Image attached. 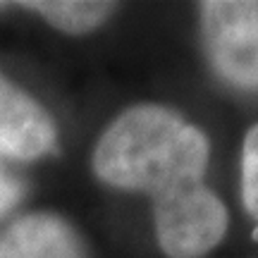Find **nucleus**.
Wrapping results in <instances>:
<instances>
[{
  "label": "nucleus",
  "mask_w": 258,
  "mask_h": 258,
  "mask_svg": "<svg viewBox=\"0 0 258 258\" xmlns=\"http://www.w3.org/2000/svg\"><path fill=\"white\" fill-rule=\"evenodd\" d=\"M211 144L201 129L158 103L115 117L93 151V172L108 186L153 199L158 244L167 258H203L222 241L230 215L203 182Z\"/></svg>",
  "instance_id": "f257e3e1"
},
{
  "label": "nucleus",
  "mask_w": 258,
  "mask_h": 258,
  "mask_svg": "<svg viewBox=\"0 0 258 258\" xmlns=\"http://www.w3.org/2000/svg\"><path fill=\"white\" fill-rule=\"evenodd\" d=\"M201 38L213 70L239 89L258 91V0L199 5Z\"/></svg>",
  "instance_id": "f03ea898"
},
{
  "label": "nucleus",
  "mask_w": 258,
  "mask_h": 258,
  "mask_svg": "<svg viewBox=\"0 0 258 258\" xmlns=\"http://www.w3.org/2000/svg\"><path fill=\"white\" fill-rule=\"evenodd\" d=\"M57 148L53 117L31 96L0 74V156L36 160Z\"/></svg>",
  "instance_id": "7ed1b4c3"
},
{
  "label": "nucleus",
  "mask_w": 258,
  "mask_h": 258,
  "mask_svg": "<svg viewBox=\"0 0 258 258\" xmlns=\"http://www.w3.org/2000/svg\"><path fill=\"white\" fill-rule=\"evenodd\" d=\"M0 258H91L79 232L53 213H31L0 232Z\"/></svg>",
  "instance_id": "20e7f679"
},
{
  "label": "nucleus",
  "mask_w": 258,
  "mask_h": 258,
  "mask_svg": "<svg viewBox=\"0 0 258 258\" xmlns=\"http://www.w3.org/2000/svg\"><path fill=\"white\" fill-rule=\"evenodd\" d=\"M19 8L41 15L57 31L77 36L105 24L117 5L98 0H34V3H19Z\"/></svg>",
  "instance_id": "39448f33"
},
{
  "label": "nucleus",
  "mask_w": 258,
  "mask_h": 258,
  "mask_svg": "<svg viewBox=\"0 0 258 258\" xmlns=\"http://www.w3.org/2000/svg\"><path fill=\"white\" fill-rule=\"evenodd\" d=\"M241 199L246 213L258 222V124L246 132L241 146Z\"/></svg>",
  "instance_id": "423d86ee"
},
{
  "label": "nucleus",
  "mask_w": 258,
  "mask_h": 258,
  "mask_svg": "<svg viewBox=\"0 0 258 258\" xmlns=\"http://www.w3.org/2000/svg\"><path fill=\"white\" fill-rule=\"evenodd\" d=\"M22 196H24L22 182H19L17 177H12L5 167L0 165V218L8 215L22 201Z\"/></svg>",
  "instance_id": "0eeeda50"
}]
</instances>
